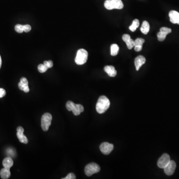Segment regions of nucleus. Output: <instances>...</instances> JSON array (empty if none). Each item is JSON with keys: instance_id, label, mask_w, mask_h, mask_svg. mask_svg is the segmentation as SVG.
Segmentation results:
<instances>
[{"instance_id": "25", "label": "nucleus", "mask_w": 179, "mask_h": 179, "mask_svg": "<svg viewBox=\"0 0 179 179\" xmlns=\"http://www.w3.org/2000/svg\"><path fill=\"white\" fill-rule=\"evenodd\" d=\"M43 64H45L48 68H51L53 66V63L51 60L45 61Z\"/></svg>"}, {"instance_id": "1", "label": "nucleus", "mask_w": 179, "mask_h": 179, "mask_svg": "<svg viewBox=\"0 0 179 179\" xmlns=\"http://www.w3.org/2000/svg\"><path fill=\"white\" fill-rule=\"evenodd\" d=\"M110 106V101L108 98L102 96L99 98L96 105L97 111L100 114H104Z\"/></svg>"}, {"instance_id": "29", "label": "nucleus", "mask_w": 179, "mask_h": 179, "mask_svg": "<svg viewBox=\"0 0 179 179\" xmlns=\"http://www.w3.org/2000/svg\"><path fill=\"white\" fill-rule=\"evenodd\" d=\"M1 55H0V68L1 67Z\"/></svg>"}, {"instance_id": "6", "label": "nucleus", "mask_w": 179, "mask_h": 179, "mask_svg": "<svg viewBox=\"0 0 179 179\" xmlns=\"http://www.w3.org/2000/svg\"><path fill=\"white\" fill-rule=\"evenodd\" d=\"M52 119V116L49 113H45L42 116V127L43 131H46L48 130L51 123Z\"/></svg>"}, {"instance_id": "8", "label": "nucleus", "mask_w": 179, "mask_h": 179, "mask_svg": "<svg viewBox=\"0 0 179 179\" xmlns=\"http://www.w3.org/2000/svg\"><path fill=\"white\" fill-rule=\"evenodd\" d=\"M114 145L108 142H103L101 144L100 149L101 152L105 155H108L114 149Z\"/></svg>"}, {"instance_id": "7", "label": "nucleus", "mask_w": 179, "mask_h": 179, "mask_svg": "<svg viewBox=\"0 0 179 179\" xmlns=\"http://www.w3.org/2000/svg\"><path fill=\"white\" fill-rule=\"evenodd\" d=\"M170 157L168 154L165 153L161 156V157L159 159L157 165L161 169H164L170 162Z\"/></svg>"}, {"instance_id": "16", "label": "nucleus", "mask_w": 179, "mask_h": 179, "mask_svg": "<svg viewBox=\"0 0 179 179\" xmlns=\"http://www.w3.org/2000/svg\"><path fill=\"white\" fill-rule=\"evenodd\" d=\"M145 40L141 38H138L134 41V51L136 52L140 51L142 49V45Z\"/></svg>"}, {"instance_id": "2", "label": "nucleus", "mask_w": 179, "mask_h": 179, "mask_svg": "<svg viewBox=\"0 0 179 179\" xmlns=\"http://www.w3.org/2000/svg\"><path fill=\"white\" fill-rule=\"evenodd\" d=\"M66 108L69 111H72L75 116H79L84 111L83 105L80 104H76L71 101H68L66 105Z\"/></svg>"}, {"instance_id": "20", "label": "nucleus", "mask_w": 179, "mask_h": 179, "mask_svg": "<svg viewBox=\"0 0 179 179\" xmlns=\"http://www.w3.org/2000/svg\"><path fill=\"white\" fill-rule=\"evenodd\" d=\"M141 31L143 34H147L149 33L150 30L149 24L147 21H144L142 22L140 28Z\"/></svg>"}, {"instance_id": "5", "label": "nucleus", "mask_w": 179, "mask_h": 179, "mask_svg": "<svg viewBox=\"0 0 179 179\" xmlns=\"http://www.w3.org/2000/svg\"><path fill=\"white\" fill-rule=\"evenodd\" d=\"M101 170L100 167L95 163H90L85 167V173L87 176H91L94 174L99 172Z\"/></svg>"}, {"instance_id": "3", "label": "nucleus", "mask_w": 179, "mask_h": 179, "mask_svg": "<svg viewBox=\"0 0 179 179\" xmlns=\"http://www.w3.org/2000/svg\"><path fill=\"white\" fill-rule=\"evenodd\" d=\"M105 7L108 10L123 9L124 5L121 0H106L104 4Z\"/></svg>"}, {"instance_id": "13", "label": "nucleus", "mask_w": 179, "mask_h": 179, "mask_svg": "<svg viewBox=\"0 0 179 179\" xmlns=\"http://www.w3.org/2000/svg\"><path fill=\"white\" fill-rule=\"evenodd\" d=\"M123 40L126 42L129 49H131L134 46V41L131 39L129 34H125L123 36Z\"/></svg>"}, {"instance_id": "12", "label": "nucleus", "mask_w": 179, "mask_h": 179, "mask_svg": "<svg viewBox=\"0 0 179 179\" xmlns=\"http://www.w3.org/2000/svg\"><path fill=\"white\" fill-rule=\"evenodd\" d=\"M28 84V81L27 79L25 77H22L21 79L20 82L18 84V86L21 90L23 91L25 93H28L30 91Z\"/></svg>"}, {"instance_id": "17", "label": "nucleus", "mask_w": 179, "mask_h": 179, "mask_svg": "<svg viewBox=\"0 0 179 179\" xmlns=\"http://www.w3.org/2000/svg\"><path fill=\"white\" fill-rule=\"evenodd\" d=\"M104 70L110 77H114L117 75V72L116 69L113 66H106L104 68Z\"/></svg>"}, {"instance_id": "21", "label": "nucleus", "mask_w": 179, "mask_h": 179, "mask_svg": "<svg viewBox=\"0 0 179 179\" xmlns=\"http://www.w3.org/2000/svg\"><path fill=\"white\" fill-rule=\"evenodd\" d=\"M119 51V47L117 44H113L111 46V54L114 56L117 55Z\"/></svg>"}, {"instance_id": "11", "label": "nucleus", "mask_w": 179, "mask_h": 179, "mask_svg": "<svg viewBox=\"0 0 179 179\" xmlns=\"http://www.w3.org/2000/svg\"><path fill=\"white\" fill-rule=\"evenodd\" d=\"M17 133L16 136L18 137V139L20 142L22 143L27 144L28 143V141L27 136L24 135V129L22 126H19L16 129Z\"/></svg>"}, {"instance_id": "19", "label": "nucleus", "mask_w": 179, "mask_h": 179, "mask_svg": "<svg viewBox=\"0 0 179 179\" xmlns=\"http://www.w3.org/2000/svg\"><path fill=\"white\" fill-rule=\"evenodd\" d=\"M0 176L1 179H9L10 176V169L4 168L0 171Z\"/></svg>"}, {"instance_id": "22", "label": "nucleus", "mask_w": 179, "mask_h": 179, "mask_svg": "<svg viewBox=\"0 0 179 179\" xmlns=\"http://www.w3.org/2000/svg\"><path fill=\"white\" fill-rule=\"evenodd\" d=\"M139 21L138 19H135L133 21V22H132V24L131 25H130L129 28V30H131V31H132V32H134V31H135L136 30L137 28H138L139 26Z\"/></svg>"}, {"instance_id": "9", "label": "nucleus", "mask_w": 179, "mask_h": 179, "mask_svg": "<svg viewBox=\"0 0 179 179\" xmlns=\"http://www.w3.org/2000/svg\"><path fill=\"white\" fill-rule=\"evenodd\" d=\"M172 30L171 28L166 27H163L160 28V31L157 33L158 40L160 42H163L166 39V36L171 33Z\"/></svg>"}, {"instance_id": "14", "label": "nucleus", "mask_w": 179, "mask_h": 179, "mask_svg": "<svg viewBox=\"0 0 179 179\" xmlns=\"http://www.w3.org/2000/svg\"><path fill=\"white\" fill-rule=\"evenodd\" d=\"M145 62H146V59L143 56L139 55L136 57L134 61L135 66L136 67V70L138 71L141 67L144 64H145Z\"/></svg>"}, {"instance_id": "27", "label": "nucleus", "mask_w": 179, "mask_h": 179, "mask_svg": "<svg viewBox=\"0 0 179 179\" xmlns=\"http://www.w3.org/2000/svg\"><path fill=\"white\" fill-rule=\"evenodd\" d=\"M31 29V27L29 25H24V31L25 33H28L29 31H30Z\"/></svg>"}, {"instance_id": "4", "label": "nucleus", "mask_w": 179, "mask_h": 179, "mask_svg": "<svg viewBox=\"0 0 179 179\" xmlns=\"http://www.w3.org/2000/svg\"><path fill=\"white\" fill-rule=\"evenodd\" d=\"M88 53L84 49H80L77 51L75 61L77 65H81L84 64L88 60Z\"/></svg>"}, {"instance_id": "23", "label": "nucleus", "mask_w": 179, "mask_h": 179, "mask_svg": "<svg viewBox=\"0 0 179 179\" xmlns=\"http://www.w3.org/2000/svg\"><path fill=\"white\" fill-rule=\"evenodd\" d=\"M48 68L45 65V64H39L38 66V70L39 72L42 73H45L48 70Z\"/></svg>"}, {"instance_id": "15", "label": "nucleus", "mask_w": 179, "mask_h": 179, "mask_svg": "<svg viewBox=\"0 0 179 179\" xmlns=\"http://www.w3.org/2000/svg\"><path fill=\"white\" fill-rule=\"evenodd\" d=\"M171 22L174 24L179 25V13L175 10H171L169 13Z\"/></svg>"}, {"instance_id": "28", "label": "nucleus", "mask_w": 179, "mask_h": 179, "mask_svg": "<svg viewBox=\"0 0 179 179\" xmlns=\"http://www.w3.org/2000/svg\"><path fill=\"white\" fill-rule=\"evenodd\" d=\"M6 91L3 88H0V98H3L6 95Z\"/></svg>"}, {"instance_id": "18", "label": "nucleus", "mask_w": 179, "mask_h": 179, "mask_svg": "<svg viewBox=\"0 0 179 179\" xmlns=\"http://www.w3.org/2000/svg\"><path fill=\"white\" fill-rule=\"evenodd\" d=\"M13 160L10 157H6L3 160V165L4 167L7 169H10L13 165Z\"/></svg>"}, {"instance_id": "24", "label": "nucleus", "mask_w": 179, "mask_h": 179, "mask_svg": "<svg viewBox=\"0 0 179 179\" xmlns=\"http://www.w3.org/2000/svg\"><path fill=\"white\" fill-rule=\"evenodd\" d=\"M15 30L18 33H22L24 32V25H16L15 26Z\"/></svg>"}, {"instance_id": "26", "label": "nucleus", "mask_w": 179, "mask_h": 179, "mask_svg": "<svg viewBox=\"0 0 179 179\" xmlns=\"http://www.w3.org/2000/svg\"><path fill=\"white\" fill-rule=\"evenodd\" d=\"M76 178V176L74 173H71L68 174L65 178H62V179H75Z\"/></svg>"}, {"instance_id": "10", "label": "nucleus", "mask_w": 179, "mask_h": 179, "mask_svg": "<svg viewBox=\"0 0 179 179\" xmlns=\"http://www.w3.org/2000/svg\"><path fill=\"white\" fill-rule=\"evenodd\" d=\"M176 168V164L173 160H171L169 164L164 168V172L166 175L168 176L172 175L175 172Z\"/></svg>"}]
</instances>
